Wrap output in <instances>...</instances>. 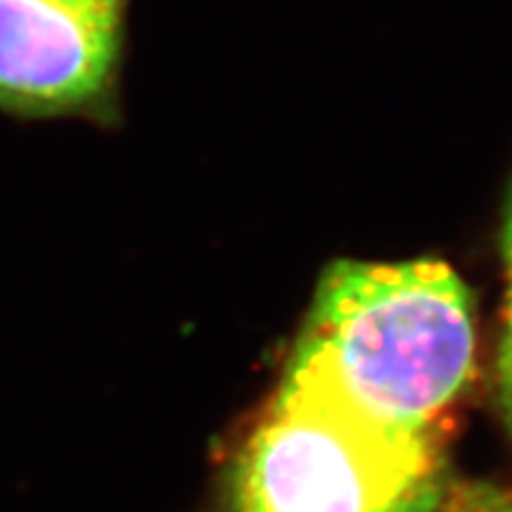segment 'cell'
<instances>
[{
	"label": "cell",
	"instance_id": "3957f363",
	"mask_svg": "<svg viewBox=\"0 0 512 512\" xmlns=\"http://www.w3.org/2000/svg\"><path fill=\"white\" fill-rule=\"evenodd\" d=\"M128 0H0V117L119 119Z\"/></svg>",
	"mask_w": 512,
	"mask_h": 512
},
{
	"label": "cell",
	"instance_id": "6da1fadb",
	"mask_svg": "<svg viewBox=\"0 0 512 512\" xmlns=\"http://www.w3.org/2000/svg\"><path fill=\"white\" fill-rule=\"evenodd\" d=\"M475 349L470 292L444 261L344 259L320 278L283 377L384 430L437 434Z\"/></svg>",
	"mask_w": 512,
	"mask_h": 512
},
{
	"label": "cell",
	"instance_id": "277c9868",
	"mask_svg": "<svg viewBox=\"0 0 512 512\" xmlns=\"http://www.w3.org/2000/svg\"><path fill=\"white\" fill-rule=\"evenodd\" d=\"M434 512H512V489L489 482H448Z\"/></svg>",
	"mask_w": 512,
	"mask_h": 512
},
{
	"label": "cell",
	"instance_id": "7a4b0ae2",
	"mask_svg": "<svg viewBox=\"0 0 512 512\" xmlns=\"http://www.w3.org/2000/svg\"><path fill=\"white\" fill-rule=\"evenodd\" d=\"M448 479L437 434H401L283 377L242 448L235 512H434Z\"/></svg>",
	"mask_w": 512,
	"mask_h": 512
},
{
	"label": "cell",
	"instance_id": "5b68a950",
	"mask_svg": "<svg viewBox=\"0 0 512 512\" xmlns=\"http://www.w3.org/2000/svg\"><path fill=\"white\" fill-rule=\"evenodd\" d=\"M503 271H505V302H503V337H501V392L505 413L512 427V190L503 221Z\"/></svg>",
	"mask_w": 512,
	"mask_h": 512
}]
</instances>
